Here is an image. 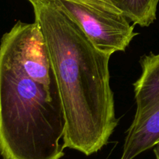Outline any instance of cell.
<instances>
[{
    "instance_id": "6da1fadb",
    "label": "cell",
    "mask_w": 159,
    "mask_h": 159,
    "mask_svg": "<svg viewBox=\"0 0 159 159\" xmlns=\"http://www.w3.org/2000/svg\"><path fill=\"white\" fill-rule=\"evenodd\" d=\"M65 127L41 29L36 21H18L0 43V155L3 159H61Z\"/></svg>"
},
{
    "instance_id": "7a4b0ae2",
    "label": "cell",
    "mask_w": 159,
    "mask_h": 159,
    "mask_svg": "<svg viewBox=\"0 0 159 159\" xmlns=\"http://www.w3.org/2000/svg\"><path fill=\"white\" fill-rule=\"evenodd\" d=\"M44 37L65 110L64 148L91 155L118 125L110 85L111 55L94 46L54 0H27Z\"/></svg>"
},
{
    "instance_id": "3957f363",
    "label": "cell",
    "mask_w": 159,
    "mask_h": 159,
    "mask_svg": "<svg viewBox=\"0 0 159 159\" xmlns=\"http://www.w3.org/2000/svg\"><path fill=\"white\" fill-rule=\"evenodd\" d=\"M141 74L134 83L137 109L120 159H134L159 142V53L141 57Z\"/></svg>"
},
{
    "instance_id": "277c9868",
    "label": "cell",
    "mask_w": 159,
    "mask_h": 159,
    "mask_svg": "<svg viewBox=\"0 0 159 159\" xmlns=\"http://www.w3.org/2000/svg\"><path fill=\"white\" fill-rule=\"evenodd\" d=\"M83 30L97 49L112 55L124 51L134 37V25L122 13L106 12L70 0H54Z\"/></svg>"
},
{
    "instance_id": "5b68a950",
    "label": "cell",
    "mask_w": 159,
    "mask_h": 159,
    "mask_svg": "<svg viewBox=\"0 0 159 159\" xmlns=\"http://www.w3.org/2000/svg\"><path fill=\"white\" fill-rule=\"evenodd\" d=\"M135 25L147 27L156 20L159 0H109Z\"/></svg>"
},
{
    "instance_id": "8992f818",
    "label": "cell",
    "mask_w": 159,
    "mask_h": 159,
    "mask_svg": "<svg viewBox=\"0 0 159 159\" xmlns=\"http://www.w3.org/2000/svg\"><path fill=\"white\" fill-rule=\"evenodd\" d=\"M70 1L82 3V4L96 8V9H99V10L106 11V12L121 13L120 11L116 9L109 0H70Z\"/></svg>"
},
{
    "instance_id": "52a82bcc",
    "label": "cell",
    "mask_w": 159,
    "mask_h": 159,
    "mask_svg": "<svg viewBox=\"0 0 159 159\" xmlns=\"http://www.w3.org/2000/svg\"><path fill=\"white\" fill-rule=\"evenodd\" d=\"M154 148V153H155L156 159H159V142L155 146Z\"/></svg>"
}]
</instances>
